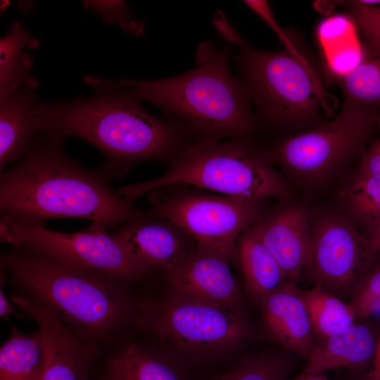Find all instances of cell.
<instances>
[{
	"label": "cell",
	"mask_w": 380,
	"mask_h": 380,
	"mask_svg": "<svg viewBox=\"0 0 380 380\" xmlns=\"http://www.w3.org/2000/svg\"><path fill=\"white\" fill-rule=\"evenodd\" d=\"M229 260L221 254L196 246L165 274L168 293L186 300L241 310L243 293Z\"/></svg>",
	"instance_id": "4fadbf2b"
},
{
	"label": "cell",
	"mask_w": 380,
	"mask_h": 380,
	"mask_svg": "<svg viewBox=\"0 0 380 380\" xmlns=\"http://www.w3.org/2000/svg\"><path fill=\"white\" fill-rule=\"evenodd\" d=\"M64 139L35 137L20 161L0 177L1 218L44 224L80 218L114 229L148 213L120 196L99 168L87 169L68 156Z\"/></svg>",
	"instance_id": "6da1fadb"
},
{
	"label": "cell",
	"mask_w": 380,
	"mask_h": 380,
	"mask_svg": "<svg viewBox=\"0 0 380 380\" xmlns=\"http://www.w3.org/2000/svg\"><path fill=\"white\" fill-rule=\"evenodd\" d=\"M139 322L155 334L167 355L186 369L227 357L252 335L251 327L241 310L169 293L144 303Z\"/></svg>",
	"instance_id": "52a82bcc"
},
{
	"label": "cell",
	"mask_w": 380,
	"mask_h": 380,
	"mask_svg": "<svg viewBox=\"0 0 380 380\" xmlns=\"http://www.w3.org/2000/svg\"><path fill=\"white\" fill-rule=\"evenodd\" d=\"M15 307L8 300L4 291H0V316L7 317L15 312Z\"/></svg>",
	"instance_id": "d6a6232c"
},
{
	"label": "cell",
	"mask_w": 380,
	"mask_h": 380,
	"mask_svg": "<svg viewBox=\"0 0 380 380\" xmlns=\"http://www.w3.org/2000/svg\"><path fill=\"white\" fill-rule=\"evenodd\" d=\"M372 248L380 253V227L368 239Z\"/></svg>",
	"instance_id": "d590c367"
},
{
	"label": "cell",
	"mask_w": 380,
	"mask_h": 380,
	"mask_svg": "<svg viewBox=\"0 0 380 380\" xmlns=\"http://www.w3.org/2000/svg\"><path fill=\"white\" fill-rule=\"evenodd\" d=\"M279 263L288 281L297 282L306 270L312 224L308 210L293 201L265 211L251 227Z\"/></svg>",
	"instance_id": "5bb4252c"
},
{
	"label": "cell",
	"mask_w": 380,
	"mask_h": 380,
	"mask_svg": "<svg viewBox=\"0 0 380 380\" xmlns=\"http://www.w3.org/2000/svg\"><path fill=\"white\" fill-rule=\"evenodd\" d=\"M300 294L305 304L312 332L319 340L354 324L357 318L349 303L314 286L308 290H300Z\"/></svg>",
	"instance_id": "484cf974"
},
{
	"label": "cell",
	"mask_w": 380,
	"mask_h": 380,
	"mask_svg": "<svg viewBox=\"0 0 380 380\" xmlns=\"http://www.w3.org/2000/svg\"><path fill=\"white\" fill-rule=\"evenodd\" d=\"M246 6L255 13L275 33L286 50L298 53L300 50L293 41L292 37L288 34L278 23L270 4L264 0L243 1Z\"/></svg>",
	"instance_id": "4dcf8cb0"
},
{
	"label": "cell",
	"mask_w": 380,
	"mask_h": 380,
	"mask_svg": "<svg viewBox=\"0 0 380 380\" xmlns=\"http://www.w3.org/2000/svg\"><path fill=\"white\" fill-rule=\"evenodd\" d=\"M377 338L365 324H354L319 340L307 358V374H324L338 369L359 370L374 362Z\"/></svg>",
	"instance_id": "e0dca14e"
},
{
	"label": "cell",
	"mask_w": 380,
	"mask_h": 380,
	"mask_svg": "<svg viewBox=\"0 0 380 380\" xmlns=\"http://www.w3.org/2000/svg\"><path fill=\"white\" fill-rule=\"evenodd\" d=\"M272 161L270 154L246 139H198L181 149L163 175L117 192L133 202L157 189L188 185L229 196L293 201L291 186Z\"/></svg>",
	"instance_id": "5b68a950"
},
{
	"label": "cell",
	"mask_w": 380,
	"mask_h": 380,
	"mask_svg": "<svg viewBox=\"0 0 380 380\" xmlns=\"http://www.w3.org/2000/svg\"><path fill=\"white\" fill-rule=\"evenodd\" d=\"M231 46L218 49L203 42L196 65L177 76L112 82L139 101L160 108L198 139H246L255 131L258 119L244 84L231 73Z\"/></svg>",
	"instance_id": "3957f363"
},
{
	"label": "cell",
	"mask_w": 380,
	"mask_h": 380,
	"mask_svg": "<svg viewBox=\"0 0 380 380\" xmlns=\"http://www.w3.org/2000/svg\"><path fill=\"white\" fill-rule=\"evenodd\" d=\"M367 380H369V377H368Z\"/></svg>",
	"instance_id": "74e56055"
},
{
	"label": "cell",
	"mask_w": 380,
	"mask_h": 380,
	"mask_svg": "<svg viewBox=\"0 0 380 380\" xmlns=\"http://www.w3.org/2000/svg\"><path fill=\"white\" fill-rule=\"evenodd\" d=\"M84 6L99 15L106 23H116L134 37L144 35L145 25L138 20L124 1H85Z\"/></svg>",
	"instance_id": "83f0119b"
},
{
	"label": "cell",
	"mask_w": 380,
	"mask_h": 380,
	"mask_svg": "<svg viewBox=\"0 0 380 380\" xmlns=\"http://www.w3.org/2000/svg\"><path fill=\"white\" fill-rule=\"evenodd\" d=\"M357 30L349 15H334L319 24L317 37L329 77L344 74L360 61L364 45L358 39Z\"/></svg>",
	"instance_id": "44dd1931"
},
{
	"label": "cell",
	"mask_w": 380,
	"mask_h": 380,
	"mask_svg": "<svg viewBox=\"0 0 380 380\" xmlns=\"http://www.w3.org/2000/svg\"><path fill=\"white\" fill-rule=\"evenodd\" d=\"M112 235L151 274H166L191 250L186 240L190 238L183 231L167 220L149 215L122 224Z\"/></svg>",
	"instance_id": "9a60e30c"
},
{
	"label": "cell",
	"mask_w": 380,
	"mask_h": 380,
	"mask_svg": "<svg viewBox=\"0 0 380 380\" xmlns=\"http://www.w3.org/2000/svg\"><path fill=\"white\" fill-rule=\"evenodd\" d=\"M101 380H120L116 376L106 370V374Z\"/></svg>",
	"instance_id": "8d00e7d4"
},
{
	"label": "cell",
	"mask_w": 380,
	"mask_h": 380,
	"mask_svg": "<svg viewBox=\"0 0 380 380\" xmlns=\"http://www.w3.org/2000/svg\"><path fill=\"white\" fill-rule=\"evenodd\" d=\"M338 209L367 239L380 227V179L357 169L346 175L338 191Z\"/></svg>",
	"instance_id": "ffe728a7"
},
{
	"label": "cell",
	"mask_w": 380,
	"mask_h": 380,
	"mask_svg": "<svg viewBox=\"0 0 380 380\" xmlns=\"http://www.w3.org/2000/svg\"><path fill=\"white\" fill-rule=\"evenodd\" d=\"M45 363L41 331L25 334L13 327L0 349V380H42Z\"/></svg>",
	"instance_id": "603a6c76"
},
{
	"label": "cell",
	"mask_w": 380,
	"mask_h": 380,
	"mask_svg": "<svg viewBox=\"0 0 380 380\" xmlns=\"http://www.w3.org/2000/svg\"><path fill=\"white\" fill-rule=\"evenodd\" d=\"M365 4V0H348L344 8L362 34L365 42L380 50V5Z\"/></svg>",
	"instance_id": "f546056e"
},
{
	"label": "cell",
	"mask_w": 380,
	"mask_h": 380,
	"mask_svg": "<svg viewBox=\"0 0 380 380\" xmlns=\"http://www.w3.org/2000/svg\"><path fill=\"white\" fill-rule=\"evenodd\" d=\"M331 79L341 89L345 104L380 110V50L365 43L358 63Z\"/></svg>",
	"instance_id": "d4e9b609"
},
{
	"label": "cell",
	"mask_w": 380,
	"mask_h": 380,
	"mask_svg": "<svg viewBox=\"0 0 380 380\" xmlns=\"http://www.w3.org/2000/svg\"><path fill=\"white\" fill-rule=\"evenodd\" d=\"M102 223L92 222L74 233L53 231L44 224L1 218V241L48 256L68 267L122 282L151 274L139 266Z\"/></svg>",
	"instance_id": "30bf717a"
},
{
	"label": "cell",
	"mask_w": 380,
	"mask_h": 380,
	"mask_svg": "<svg viewBox=\"0 0 380 380\" xmlns=\"http://www.w3.org/2000/svg\"><path fill=\"white\" fill-rule=\"evenodd\" d=\"M11 299L37 322L42 332L46 349L42 380H92L98 354L94 343L79 337L53 310L29 296L17 293Z\"/></svg>",
	"instance_id": "7c38bea8"
},
{
	"label": "cell",
	"mask_w": 380,
	"mask_h": 380,
	"mask_svg": "<svg viewBox=\"0 0 380 380\" xmlns=\"http://www.w3.org/2000/svg\"><path fill=\"white\" fill-rule=\"evenodd\" d=\"M369 380H380V335L377 338L376 350L373 362L372 371L369 376Z\"/></svg>",
	"instance_id": "836d02e7"
},
{
	"label": "cell",
	"mask_w": 380,
	"mask_h": 380,
	"mask_svg": "<svg viewBox=\"0 0 380 380\" xmlns=\"http://www.w3.org/2000/svg\"><path fill=\"white\" fill-rule=\"evenodd\" d=\"M186 369L168 355L151 353L134 343L112 357L106 367L120 380H188Z\"/></svg>",
	"instance_id": "7402d4cb"
},
{
	"label": "cell",
	"mask_w": 380,
	"mask_h": 380,
	"mask_svg": "<svg viewBox=\"0 0 380 380\" xmlns=\"http://www.w3.org/2000/svg\"><path fill=\"white\" fill-rule=\"evenodd\" d=\"M39 42L16 22L0 40V99L28 87L37 89L38 82L30 74L32 61L25 47L36 48Z\"/></svg>",
	"instance_id": "cb8c5ba5"
},
{
	"label": "cell",
	"mask_w": 380,
	"mask_h": 380,
	"mask_svg": "<svg viewBox=\"0 0 380 380\" xmlns=\"http://www.w3.org/2000/svg\"><path fill=\"white\" fill-rule=\"evenodd\" d=\"M286 350L248 356L229 371L208 380H289L296 367L295 357Z\"/></svg>",
	"instance_id": "4316f807"
},
{
	"label": "cell",
	"mask_w": 380,
	"mask_h": 380,
	"mask_svg": "<svg viewBox=\"0 0 380 380\" xmlns=\"http://www.w3.org/2000/svg\"><path fill=\"white\" fill-rule=\"evenodd\" d=\"M213 24L222 38L238 47L242 82L261 119L275 127L301 128L316 126L320 110L332 115L335 98L301 51L255 49L220 11Z\"/></svg>",
	"instance_id": "8992f818"
},
{
	"label": "cell",
	"mask_w": 380,
	"mask_h": 380,
	"mask_svg": "<svg viewBox=\"0 0 380 380\" xmlns=\"http://www.w3.org/2000/svg\"><path fill=\"white\" fill-rule=\"evenodd\" d=\"M379 128L380 129V118ZM357 169L363 174L380 179V137L368 145L359 159Z\"/></svg>",
	"instance_id": "1f68e13d"
},
{
	"label": "cell",
	"mask_w": 380,
	"mask_h": 380,
	"mask_svg": "<svg viewBox=\"0 0 380 380\" xmlns=\"http://www.w3.org/2000/svg\"><path fill=\"white\" fill-rule=\"evenodd\" d=\"M311 245L306 270L315 286L345 300L376 265L379 253L339 210L311 220Z\"/></svg>",
	"instance_id": "8fae6325"
},
{
	"label": "cell",
	"mask_w": 380,
	"mask_h": 380,
	"mask_svg": "<svg viewBox=\"0 0 380 380\" xmlns=\"http://www.w3.org/2000/svg\"><path fill=\"white\" fill-rule=\"evenodd\" d=\"M349 303L357 318L367 317L380 312V265L374 267L365 276Z\"/></svg>",
	"instance_id": "f1b7e54d"
},
{
	"label": "cell",
	"mask_w": 380,
	"mask_h": 380,
	"mask_svg": "<svg viewBox=\"0 0 380 380\" xmlns=\"http://www.w3.org/2000/svg\"><path fill=\"white\" fill-rule=\"evenodd\" d=\"M1 268L26 296L53 310L81 338L115 331L133 309L124 282L81 271L22 248L1 256Z\"/></svg>",
	"instance_id": "277c9868"
},
{
	"label": "cell",
	"mask_w": 380,
	"mask_h": 380,
	"mask_svg": "<svg viewBox=\"0 0 380 380\" xmlns=\"http://www.w3.org/2000/svg\"><path fill=\"white\" fill-rule=\"evenodd\" d=\"M379 118V110L344 103L331 121L279 141L271 157L297 185L320 188L342 177L360 158Z\"/></svg>",
	"instance_id": "ba28073f"
},
{
	"label": "cell",
	"mask_w": 380,
	"mask_h": 380,
	"mask_svg": "<svg viewBox=\"0 0 380 380\" xmlns=\"http://www.w3.org/2000/svg\"><path fill=\"white\" fill-rule=\"evenodd\" d=\"M36 89L19 88L0 99V170L25 154L39 133Z\"/></svg>",
	"instance_id": "ac0fdd59"
},
{
	"label": "cell",
	"mask_w": 380,
	"mask_h": 380,
	"mask_svg": "<svg viewBox=\"0 0 380 380\" xmlns=\"http://www.w3.org/2000/svg\"><path fill=\"white\" fill-rule=\"evenodd\" d=\"M258 305L268 337L284 350L307 360L316 341L296 284L286 282Z\"/></svg>",
	"instance_id": "2e32d148"
},
{
	"label": "cell",
	"mask_w": 380,
	"mask_h": 380,
	"mask_svg": "<svg viewBox=\"0 0 380 380\" xmlns=\"http://www.w3.org/2000/svg\"><path fill=\"white\" fill-rule=\"evenodd\" d=\"M236 253L246 290L258 304L288 281L277 261L251 227L239 237Z\"/></svg>",
	"instance_id": "d6986e66"
},
{
	"label": "cell",
	"mask_w": 380,
	"mask_h": 380,
	"mask_svg": "<svg viewBox=\"0 0 380 380\" xmlns=\"http://www.w3.org/2000/svg\"><path fill=\"white\" fill-rule=\"evenodd\" d=\"M151 193L150 216L170 221L196 247L229 259L236 253L241 235L265 212L268 201L189 189Z\"/></svg>",
	"instance_id": "9c48e42d"
},
{
	"label": "cell",
	"mask_w": 380,
	"mask_h": 380,
	"mask_svg": "<svg viewBox=\"0 0 380 380\" xmlns=\"http://www.w3.org/2000/svg\"><path fill=\"white\" fill-rule=\"evenodd\" d=\"M289 380H329V379L324 374H315L302 372L296 378Z\"/></svg>",
	"instance_id": "e575fe53"
},
{
	"label": "cell",
	"mask_w": 380,
	"mask_h": 380,
	"mask_svg": "<svg viewBox=\"0 0 380 380\" xmlns=\"http://www.w3.org/2000/svg\"><path fill=\"white\" fill-rule=\"evenodd\" d=\"M86 82L96 95L37 103L39 132L62 139L74 136L92 144L105 157L99 170L109 179L137 163L175 157L184 147L187 132L177 120L153 116L110 80L91 76Z\"/></svg>",
	"instance_id": "7a4b0ae2"
}]
</instances>
